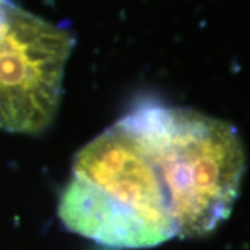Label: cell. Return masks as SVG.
Returning <instances> with one entry per match:
<instances>
[{"instance_id": "cell-3", "label": "cell", "mask_w": 250, "mask_h": 250, "mask_svg": "<svg viewBox=\"0 0 250 250\" xmlns=\"http://www.w3.org/2000/svg\"><path fill=\"white\" fill-rule=\"evenodd\" d=\"M74 35L10 0L0 6V129L38 135L62 98Z\"/></svg>"}, {"instance_id": "cell-4", "label": "cell", "mask_w": 250, "mask_h": 250, "mask_svg": "<svg viewBox=\"0 0 250 250\" xmlns=\"http://www.w3.org/2000/svg\"><path fill=\"white\" fill-rule=\"evenodd\" d=\"M1 3H3V0H0V6H1Z\"/></svg>"}, {"instance_id": "cell-1", "label": "cell", "mask_w": 250, "mask_h": 250, "mask_svg": "<svg viewBox=\"0 0 250 250\" xmlns=\"http://www.w3.org/2000/svg\"><path fill=\"white\" fill-rule=\"evenodd\" d=\"M59 217L72 232L117 249L153 248L177 236L159 170L121 120L75 156Z\"/></svg>"}, {"instance_id": "cell-2", "label": "cell", "mask_w": 250, "mask_h": 250, "mask_svg": "<svg viewBox=\"0 0 250 250\" xmlns=\"http://www.w3.org/2000/svg\"><path fill=\"white\" fill-rule=\"evenodd\" d=\"M145 145L179 238L213 232L231 214L246 170L238 131L190 108L145 103L121 118Z\"/></svg>"}]
</instances>
